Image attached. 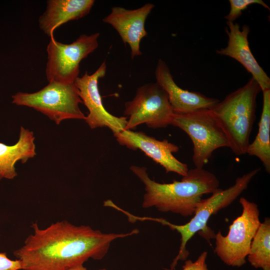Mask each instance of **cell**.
<instances>
[{"instance_id": "6da1fadb", "label": "cell", "mask_w": 270, "mask_h": 270, "mask_svg": "<svg viewBox=\"0 0 270 270\" xmlns=\"http://www.w3.org/2000/svg\"><path fill=\"white\" fill-rule=\"evenodd\" d=\"M22 247L14 252L22 270H68L90 258L101 260L115 240L138 234H105L88 226H75L64 220L41 229L36 223Z\"/></svg>"}, {"instance_id": "7a4b0ae2", "label": "cell", "mask_w": 270, "mask_h": 270, "mask_svg": "<svg viewBox=\"0 0 270 270\" xmlns=\"http://www.w3.org/2000/svg\"><path fill=\"white\" fill-rule=\"evenodd\" d=\"M132 172L145 186L142 206L154 207L158 211L171 212L184 217L193 216L204 194L220 188V182L212 172L203 168L188 170L180 181L159 183L152 180L144 166H132Z\"/></svg>"}, {"instance_id": "3957f363", "label": "cell", "mask_w": 270, "mask_h": 270, "mask_svg": "<svg viewBox=\"0 0 270 270\" xmlns=\"http://www.w3.org/2000/svg\"><path fill=\"white\" fill-rule=\"evenodd\" d=\"M258 168L236 178L234 184L226 190L220 188L206 199H202L198 204L193 217L184 224H176L164 218L149 216H138L130 212L127 214L128 222L153 221L168 226L172 230L178 232L181 236L178 254L170 264V270H174L179 260H186L189 252L186 246L190 240L197 232L210 242V238H214V232L207 226L212 215L232 204L246 190L252 178L260 172Z\"/></svg>"}, {"instance_id": "277c9868", "label": "cell", "mask_w": 270, "mask_h": 270, "mask_svg": "<svg viewBox=\"0 0 270 270\" xmlns=\"http://www.w3.org/2000/svg\"><path fill=\"white\" fill-rule=\"evenodd\" d=\"M261 89L252 77L210 110L237 156L245 154L256 118V98Z\"/></svg>"}, {"instance_id": "5b68a950", "label": "cell", "mask_w": 270, "mask_h": 270, "mask_svg": "<svg viewBox=\"0 0 270 270\" xmlns=\"http://www.w3.org/2000/svg\"><path fill=\"white\" fill-rule=\"evenodd\" d=\"M12 102L32 108L59 124L67 119L85 120L79 105L82 103L74 83L50 82L34 93L18 92L12 96Z\"/></svg>"}, {"instance_id": "8992f818", "label": "cell", "mask_w": 270, "mask_h": 270, "mask_svg": "<svg viewBox=\"0 0 270 270\" xmlns=\"http://www.w3.org/2000/svg\"><path fill=\"white\" fill-rule=\"evenodd\" d=\"M171 125L182 130L192 140V160L196 168H203L216 150L228 148L225 134L210 110L174 113Z\"/></svg>"}, {"instance_id": "52a82bcc", "label": "cell", "mask_w": 270, "mask_h": 270, "mask_svg": "<svg viewBox=\"0 0 270 270\" xmlns=\"http://www.w3.org/2000/svg\"><path fill=\"white\" fill-rule=\"evenodd\" d=\"M242 214L229 226L224 236L219 230L216 234L214 252L226 265L240 267L246 263L251 242L260 224L258 205L242 197Z\"/></svg>"}, {"instance_id": "ba28073f", "label": "cell", "mask_w": 270, "mask_h": 270, "mask_svg": "<svg viewBox=\"0 0 270 270\" xmlns=\"http://www.w3.org/2000/svg\"><path fill=\"white\" fill-rule=\"evenodd\" d=\"M99 36V32L82 34L70 44L51 36L46 47V76L48 82L74 83L78 77L80 62L97 48Z\"/></svg>"}, {"instance_id": "9c48e42d", "label": "cell", "mask_w": 270, "mask_h": 270, "mask_svg": "<svg viewBox=\"0 0 270 270\" xmlns=\"http://www.w3.org/2000/svg\"><path fill=\"white\" fill-rule=\"evenodd\" d=\"M127 116L125 130H131L145 124L153 128L171 125L174 112L168 95L156 82L144 84L136 90L134 98L125 103Z\"/></svg>"}, {"instance_id": "30bf717a", "label": "cell", "mask_w": 270, "mask_h": 270, "mask_svg": "<svg viewBox=\"0 0 270 270\" xmlns=\"http://www.w3.org/2000/svg\"><path fill=\"white\" fill-rule=\"evenodd\" d=\"M106 64L104 61L92 74L88 72L78 77L74 84L78 90L82 103L89 113L85 120L92 129L106 127L114 134L124 130L126 117H118L108 112L104 108L98 89V80L106 74Z\"/></svg>"}, {"instance_id": "8fae6325", "label": "cell", "mask_w": 270, "mask_h": 270, "mask_svg": "<svg viewBox=\"0 0 270 270\" xmlns=\"http://www.w3.org/2000/svg\"><path fill=\"white\" fill-rule=\"evenodd\" d=\"M114 135L120 144L134 150H140L162 166L166 172H173L182 176L187 174L188 165L173 155L179 148L168 140H159L143 132L131 130H124Z\"/></svg>"}, {"instance_id": "7c38bea8", "label": "cell", "mask_w": 270, "mask_h": 270, "mask_svg": "<svg viewBox=\"0 0 270 270\" xmlns=\"http://www.w3.org/2000/svg\"><path fill=\"white\" fill-rule=\"evenodd\" d=\"M154 5L147 3L134 10L114 6L102 21L112 26L118 32L122 42L128 44L132 58L142 54L140 42L148 35L144 27L146 20Z\"/></svg>"}, {"instance_id": "4fadbf2b", "label": "cell", "mask_w": 270, "mask_h": 270, "mask_svg": "<svg viewBox=\"0 0 270 270\" xmlns=\"http://www.w3.org/2000/svg\"><path fill=\"white\" fill-rule=\"evenodd\" d=\"M226 24L227 46L217 50L216 53L230 57L240 63L252 74L262 92L270 90V78L256 61L250 48L248 40L250 27L244 25L240 28L238 23L227 21Z\"/></svg>"}, {"instance_id": "5bb4252c", "label": "cell", "mask_w": 270, "mask_h": 270, "mask_svg": "<svg viewBox=\"0 0 270 270\" xmlns=\"http://www.w3.org/2000/svg\"><path fill=\"white\" fill-rule=\"evenodd\" d=\"M155 76L156 82L166 92L175 114H184L200 110H211L220 101L198 92H190L180 88L174 82L168 66L161 59L157 63Z\"/></svg>"}, {"instance_id": "9a60e30c", "label": "cell", "mask_w": 270, "mask_h": 270, "mask_svg": "<svg viewBox=\"0 0 270 270\" xmlns=\"http://www.w3.org/2000/svg\"><path fill=\"white\" fill-rule=\"evenodd\" d=\"M94 3V0H48L46 10L38 18L39 27L50 37L62 24L86 16Z\"/></svg>"}, {"instance_id": "2e32d148", "label": "cell", "mask_w": 270, "mask_h": 270, "mask_svg": "<svg viewBox=\"0 0 270 270\" xmlns=\"http://www.w3.org/2000/svg\"><path fill=\"white\" fill-rule=\"evenodd\" d=\"M34 140L33 132L21 126L16 144L8 146L0 142V180L13 179L17 176L16 162L20 160L25 163L36 155Z\"/></svg>"}, {"instance_id": "e0dca14e", "label": "cell", "mask_w": 270, "mask_h": 270, "mask_svg": "<svg viewBox=\"0 0 270 270\" xmlns=\"http://www.w3.org/2000/svg\"><path fill=\"white\" fill-rule=\"evenodd\" d=\"M263 105L258 132L254 140L250 143L246 153L257 157L265 170L270 172V89L262 92Z\"/></svg>"}, {"instance_id": "ac0fdd59", "label": "cell", "mask_w": 270, "mask_h": 270, "mask_svg": "<svg viewBox=\"0 0 270 270\" xmlns=\"http://www.w3.org/2000/svg\"><path fill=\"white\" fill-rule=\"evenodd\" d=\"M248 260L256 268L270 270V220L260 223L251 242Z\"/></svg>"}, {"instance_id": "d6986e66", "label": "cell", "mask_w": 270, "mask_h": 270, "mask_svg": "<svg viewBox=\"0 0 270 270\" xmlns=\"http://www.w3.org/2000/svg\"><path fill=\"white\" fill-rule=\"evenodd\" d=\"M230 10L224 17L228 22H234L242 14V11L254 4H260L264 8L270 10L269 6L262 0H229Z\"/></svg>"}, {"instance_id": "ffe728a7", "label": "cell", "mask_w": 270, "mask_h": 270, "mask_svg": "<svg viewBox=\"0 0 270 270\" xmlns=\"http://www.w3.org/2000/svg\"><path fill=\"white\" fill-rule=\"evenodd\" d=\"M207 255V252H203L196 261L186 260L181 270H209L206 264Z\"/></svg>"}, {"instance_id": "44dd1931", "label": "cell", "mask_w": 270, "mask_h": 270, "mask_svg": "<svg viewBox=\"0 0 270 270\" xmlns=\"http://www.w3.org/2000/svg\"><path fill=\"white\" fill-rule=\"evenodd\" d=\"M22 269V262L19 260H12L8 258L6 252H0V270Z\"/></svg>"}, {"instance_id": "7402d4cb", "label": "cell", "mask_w": 270, "mask_h": 270, "mask_svg": "<svg viewBox=\"0 0 270 270\" xmlns=\"http://www.w3.org/2000/svg\"><path fill=\"white\" fill-rule=\"evenodd\" d=\"M68 270H88L86 267L84 266L83 264L78 265L75 266H74ZM99 270H106V268L100 269Z\"/></svg>"}]
</instances>
